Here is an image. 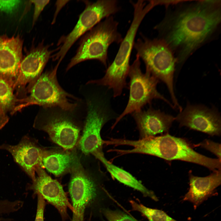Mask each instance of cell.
<instances>
[{
  "label": "cell",
  "mask_w": 221,
  "mask_h": 221,
  "mask_svg": "<svg viewBox=\"0 0 221 221\" xmlns=\"http://www.w3.org/2000/svg\"><path fill=\"white\" fill-rule=\"evenodd\" d=\"M58 62L53 68L42 73L28 90V96L17 99L12 114L28 106L38 105L42 107H58L73 111L79 108L81 100L67 92L60 85L57 78Z\"/></svg>",
  "instance_id": "cell-6"
},
{
  "label": "cell",
  "mask_w": 221,
  "mask_h": 221,
  "mask_svg": "<svg viewBox=\"0 0 221 221\" xmlns=\"http://www.w3.org/2000/svg\"><path fill=\"white\" fill-rule=\"evenodd\" d=\"M34 123L35 128L47 133L65 150L73 149L79 139L82 125L75 114L58 107H42Z\"/></svg>",
  "instance_id": "cell-9"
},
{
  "label": "cell",
  "mask_w": 221,
  "mask_h": 221,
  "mask_svg": "<svg viewBox=\"0 0 221 221\" xmlns=\"http://www.w3.org/2000/svg\"><path fill=\"white\" fill-rule=\"evenodd\" d=\"M79 161L75 151L65 150H44L42 158L43 167L57 177L70 173Z\"/></svg>",
  "instance_id": "cell-19"
},
{
  "label": "cell",
  "mask_w": 221,
  "mask_h": 221,
  "mask_svg": "<svg viewBox=\"0 0 221 221\" xmlns=\"http://www.w3.org/2000/svg\"><path fill=\"white\" fill-rule=\"evenodd\" d=\"M9 120V118L6 112L0 108V130L7 123Z\"/></svg>",
  "instance_id": "cell-30"
},
{
  "label": "cell",
  "mask_w": 221,
  "mask_h": 221,
  "mask_svg": "<svg viewBox=\"0 0 221 221\" xmlns=\"http://www.w3.org/2000/svg\"><path fill=\"white\" fill-rule=\"evenodd\" d=\"M99 162L85 169L79 161L71 171L68 189L74 210L72 221H83L87 207L98 205L103 210L113 200L104 186L109 179Z\"/></svg>",
  "instance_id": "cell-3"
},
{
  "label": "cell",
  "mask_w": 221,
  "mask_h": 221,
  "mask_svg": "<svg viewBox=\"0 0 221 221\" xmlns=\"http://www.w3.org/2000/svg\"><path fill=\"white\" fill-rule=\"evenodd\" d=\"M175 118L180 126H186L211 136L221 134L220 115L214 108L188 103Z\"/></svg>",
  "instance_id": "cell-12"
},
{
  "label": "cell",
  "mask_w": 221,
  "mask_h": 221,
  "mask_svg": "<svg viewBox=\"0 0 221 221\" xmlns=\"http://www.w3.org/2000/svg\"><path fill=\"white\" fill-rule=\"evenodd\" d=\"M85 5L84 11L72 31L59 40L58 51L52 55L54 61L60 62L70 48L80 37L82 36L103 19L113 16L120 10L118 1L99 0L95 2L83 1Z\"/></svg>",
  "instance_id": "cell-10"
},
{
  "label": "cell",
  "mask_w": 221,
  "mask_h": 221,
  "mask_svg": "<svg viewBox=\"0 0 221 221\" xmlns=\"http://www.w3.org/2000/svg\"><path fill=\"white\" fill-rule=\"evenodd\" d=\"M23 205L22 201L16 200L10 201L7 200H0V215L10 214L16 212L21 208ZM5 219L0 217V221Z\"/></svg>",
  "instance_id": "cell-24"
},
{
  "label": "cell",
  "mask_w": 221,
  "mask_h": 221,
  "mask_svg": "<svg viewBox=\"0 0 221 221\" xmlns=\"http://www.w3.org/2000/svg\"><path fill=\"white\" fill-rule=\"evenodd\" d=\"M129 202L131 211L139 212L148 221H177L161 210L149 207L133 200Z\"/></svg>",
  "instance_id": "cell-21"
},
{
  "label": "cell",
  "mask_w": 221,
  "mask_h": 221,
  "mask_svg": "<svg viewBox=\"0 0 221 221\" xmlns=\"http://www.w3.org/2000/svg\"><path fill=\"white\" fill-rule=\"evenodd\" d=\"M21 2L20 0H0V12L12 13L18 9Z\"/></svg>",
  "instance_id": "cell-26"
},
{
  "label": "cell",
  "mask_w": 221,
  "mask_h": 221,
  "mask_svg": "<svg viewBox=\"0 0 221 221\" xmlns=\"http://www.w3.org/2000/svg\"><path fill=\"white\" fill-rule=\"evenodd\" d=\"M131 115L136 123L140 138L167 133L175 117L150 107L147 110L135 111Z\"/></svg>",
  "instance_id": "cell-17"
},
{
  "label": "cell",
  "mask_w": 221,
  "mask_h": 221,
  "mask_svg": "<svg viewBox=\"0 0 221 221\" xmlns=\"http://www.w3.org/2000/svg\"><path fill=\"white\" fill-rule=\"evenodd\" d=\"M130 2L134 9L132 22L121 42L114 59L107 69L105 75L95 80L96 84L112 90L114 97L120 96L123 89L126 87L130 55L137 32L146 14L154 7L150 2L147 4L145 0Z\"/></svg>",
  "instance_id": "cell-4"
},
{
  "label": "cell",
  "mask_w": 221,
  "mask_h": 221,
  "mask_svg": "<svg viewBox=\"0 0 221 221\" xmlns=\"http://www.w3.org/2000/svg\"><path fill=\"white\" fill-rule=\"evenodd\" d=\"M12 219H5L4 220L1 221H12Z\"/></svg>",
  "instance_id": "cell-31"
},
{
  "label": "cell",
  "mask_w": 221,
  "mask_h": 221,
  "mask_svg": "<svg viewBox=\"0 0 221 221\" xmlns=\"http://www.w3.org/2000/svg\"><path fill=\"white\" fill-rule=\"evenodd\" d=\"M218 0H204L182 10L165 24L164 40L177 51V60H185L212 33L220 22Z\"/></svg>",
  "instance_id": "cell-1"
},
{
  "label": "cell",
  "mask_w": 221,
  "mask_h": 221,
  "mask_svg": "<svg viewBox=\"0 0 221 221\" xmlns=\"http://www.w3.org/2000/svg\"><path fill=\"white\" fill-rule=\"evenodd\" d=\"M136 55L144 62L146 70L167 86L174 108L180 110L174 90L173 79L176 60L162 39H149L142 35L134 42Z\"/></svg>",
  "instance_id": "cell-7"
},
{
  "label": "cell",
  "mask_w": 221,
  "mask_h": 221,
  "mask_svg": "<svg viewBox=\"0 0 221 221\" xmlns=\"http://www.w3.org/2000/svg\"><path fill=\"white\" fill-rule=\"evenodd\" d=\"M30 2L34 6L32 21V25L33 26L44 8L49 3L50 0H30Z\"/></svg>",
  "instance_id": "cell-27"
},
{
  "label": "cell",
  "mask_w": 221,
  "mask_h": 221,
  "mask_svg": "<svg viewBox=\"0 0 221 221\" xmlns=\"http://www.w3.org/2000/svg\"><path fill=\"white\" fill-rule=\"evenodd\" d=\"M36 173L37 175L35 179L32 184H27L26 190L33 191L34 195L40 194L58 210L63 219H65L68 208L73 212L74 210L62 186L57 180L51 178L42 166L37 168Z\"/></svg>",
  "instance_id": "cell-14"
},
{
  "label": "cell",
  "mask_w": 221,
  "mask_h": 221,
  "mask_svg": "<svg viewBox=\"0 0 221 221\" xmlns=\"http://www.w3.org/2000/svg\"><path fill=\"white\" fill-rule=\"evenodd\" d=\"M215 155L221 161V144L206 139L198 145Z\"/></svg>",
  "instance_id": "cell-25"
},
{
  "label": "cell",
  "mask_w": 221,
  "mask_h": 221,
  "mask_svg": "<svg viewBox=\"0 0 221 221\" xmlns=\"http://www.w3.org/2000/svg\"><path fill=\"white\" fill-rule=\"evenodd\" d=\"M49 45H45L41 41L36 46L33 47L23 56L20 63L19 73L13 89L18 92L27 89L38 78L42 72L54 51L51 50Z\"/></svg>",
  "instance_id": "cell-13"
},
{
  "label": "cell",
  "mask_w": 221,
  "mask_h": 221,
  "mask_svg": "<svg viewBox=\"0 0 221 221\" xmlns=\"http://www.w3.org/2000/svg\"><path fill=\"white\" fill-rule=\"evenodd\" d=\"M118 22L113 16L104 19L83 35L76 53L66 68L68 71L85 60H96L107 67L108 50L113 43H121L122 38L118 30Z\"/></svg>",
  "instance_id": "cell-8"
},
{
  "label": "cell",
  "mask_w": 221,
  "mask_h": 221,
  "mask_svg": "<svg viewBox=\"0 0 221 221\" xmlns=\"http://www.w3.org/2000/svg\"><path fill=\"white\" fill-rule=\"evenodd\" d=\"M89 89L82 92L86 104V113L82 135L78 146L85 155L103 151V140L101 136L102 129L107 122L115 119L117 115L110 103L108 90L97 91Z\"/></svg>",
  "instance_id": "cell-5"
},
{
  "label": "cell",
  "mask_w": 221,
  "mask_h": 221,
  "mask_svg": "<svg viewBox=\"0 0 221 221\" xmlns=\"http://www.w3.org/2000/svg\"><path fill=\"white\" fill-rule=\"evenodd\" d=\"M37 203L35 221H44V212L45 206L44 199L40 194H37Z\"/></svg>",
  "instance_id": "cell-28"
},
{
  "label": "cell",
  "mask_w": 221,
  "mask_h": 221,
  "mask_svg": "<svg viewBox=\"0 0 221 221\" xmlns=\"http://www.w3.org/2000/svg\"><path fill=\"white\" fill-rule=\"evenodd\" d=\"M93 156L101 162L111 176L119 182L139 192L145 197L157 201L158 199L154 193L147 188L130 173L112 164L105 158L103 151Z\"/></svg>",
  "instance_id": "cell-20"
},
{
  "label": "cell",
  "mask_w": 221,
  "mask_h": 221,
  "mask_svg": "<svg viewBox=\"0 0 221 221\" xmlns=\"http://www.w3.org/2000/svg\"><path fill=\"white\" fill-rule=\"evenodd\" d=\"M23 43L19 35L9 37L0 34V77L12 88L17 78L23 56Z\"/></svg>",
  "instance_id": "cell-15"
},
{
  "label": "cell",
  "mask_w": 221,
  "mask_h": 221,
  "mask_svg": "<svg viewBox=\"0 0 221 221\" xmlns=\"http://www.w3.org/2000/svg\"><path fill=\"white\" fill-rule=\"evenodd\" d=\"M70 0H57L55 3L56 10L54 14L52 24H54L56 21V17L61 10Z\"/></svg>",
  "instance_id": "cell-29"
},
{
  "label": "cell",
  "mask_w": 221,
  "mask_h": 221,
  "mask_svg": "<svg viewBox=\"0 0 221 221\" xmlns=\"http://www.w3.org/2000/svg\"><path fill=\"white\" fill-rule=\"evenodd\" d=\"M102 214L107 221H139L134 217L118 209L109 207L103 209Z\"/></svg>",
  "instance_id": "cell-23"
},
{
  "label": "cell",
  "mask_w": 221,
  "mask_h": 221,
  "mask_svg": "<svg viewBox=\"0 0 221 221\" xmlns=\"http://www.w3.org/2000/svg\"><path fill=\"white\" fill-rule=\"evenodd\" d=\"M12 87L0 77V108L6 112L13 111L17 105V99Z\"/></svg>",
  "instance_id": "cell-22"
},
{
  "label": "cell",
  "mask_w": 221,
  "mask_h": 221,
  "mask_svg": "<svg viewBox=\"0 0 221 221\" xmlns=\"http://www.w3.org/2000/svg\"><path fill=\"white\" fill-rule=\"evenodd\" d=\"M141 64L140 59L136 55L135 59L130 65L128 74L130 78L128 101L124 111L115 120L112 129L125 116L142 110L154 99L162 100L174 108L173 104L157 91V85L159 80L147 70L143 73Z\"/></svg>",
  "instance_id": "cell-11"
},
{
  "label": "cell",
  "mask_w": 221,
  "mask_h": 221,
  "mask_svg": "<svg viewBox=\"0 0 221 221\" xmlns=\"http://www.w3.org/2000/svg\"><path fill=\"white\" fill-rule=\"evenodd\" d=\"M0 149L9 152L15 162L32 181L35 179L36 169L39 166L43 167L42 158L44 149L34 139L25 135L17 145L3 144L0 146Z\"/></svg>",
  "instance_id": "cell-16"
},
{
  "label": "cell",
  "mask_w": 221,
  "mask_h": 221,
  "mask_svg": "<svg viewBox=\"0 0 221 221\" xmlns=\"http://www.w3.org/2000/svg\"><path fill=\"white\" fill-rule=\"evenodd\" d=\"M189 188L182 200L192 203L194 209L209 198L216 194V189L221 184V170L209 175L200 177L189 174Z\"/></svg>",
  "instance_id": "cell-18"
},
{
  "label": "cell",
  "mask_w": 221,
  "mask_h": 221,
  "mask_svg": "<svg viewBox=\"0 0 221 221\" xmlns=\"http://www.w3.org/2000/svg\"><path fill=\"white\" fill-rule=\"evenodd\" d=\"M118 146L128 145L130 149H119L120 156L139 153L156 156L167 160H179L202 165L214 171L221 169V161L209 158L195 151L186 140L171 136L168 133L138 140L118 138Z\"/></svg>",
  "instance_id": "cell-2"
}]
</instances>
